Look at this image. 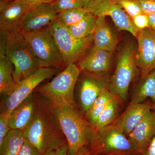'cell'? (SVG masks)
Returning <instances> with one entry per match:
<instances>
[{
	"mask_svg": "<svg viewBox=\"0 0 155 155\" xmlns=\"http://www.w3.org/2000/svg\"><path fill=\"white\" fill-rule=\"evenodd\" d=\"M142 78L132 95L130 102L141 104L150 98L155 104V69Z\"/></svg>",
	"mask_w": 155,
	"mask_h": 155,
	"instance_id": "21",
	"label": "cell"
},
{
	"mask_svg": "<svg viewBox=\"0 0 155 155\" xmlns=\"http://www.w3.org/2000/svg\"><path fill=\"white\" fill-rule=\"evenodd\" d=\"M28 5L34 6L43 3H51L54 0H15Z\"/></svg>",
	"mask_w": 155,
	"mask_h": 155,
	"instance_id": "34",
	"label": "cell"
},
{
	"mask_svg": "<svg viewBox=\"0 0 155 155\" xmlns=\"http://www.w3.org/2000/svg\"><path fill=\"white\" fill-rule=\"evenodd\" d=\"M155 136V111L150 110L128 135L139 153H142Z\"/></svg>",
	"mask_w": 155,
	"mask_h": 155,
	"instance_id": "14",
	"label": "cell"
},
{
	"mask_svg": "<svg viewBox=\"0 0 155 155\" xmlns=\"http://www.w3.org/2000/svg\"><path fill=\"white\" fill-rule=\"evenodd\" d=\"M112 52L100 49L93 45L78 62L81 70H86L95 75H102L110 68Z\"/></svg>",
	"mask_w": 155,
	"mask_h": 155,
	"instance_id": "16",
	"label": "cell"
},
{
	"mask_svg": "<svg viewBox=\"0 0 155 155\" xmlns=\"http://www.w3.org/2000/svg\"><path fill=\"white\" fill-rule=\"evenodd\" d=\"M149 20L150 27L155 31V13L148 14Z\"/></svg>",
	"mask_w": 155,
	"mask_h": 155,
	"instance_id": "37",
	"label": "cell"
},
{
	"mask_svg": "<svg viewBox=\"0 0 155 155\" xmlns=\"http://www.w3.org/2000/svg\"><path fill=\"white\" fill-rule=\"evenodd\" d=\"M23 132L41 155L67 142L48 101L40 100L35 115Z\"/></svg>",
	"mask_w": 155,
	"mask_h": 155,
	"instance_id": "1",
	"label": "cell"
},
{
	"mask_svg": "<svg viewBox=\"0 0 155 155\" xmlns=\"http://www.w3.org/2000/svg\"><path fill=\"white\" fill-rule=\"evenodd\" d=\"M115 97L109 90H106L99 96L85 113L86 120L94 128L102 111L108 103Z\"/></svg>",
	"mask_w": 155,
	"mask_h": 155,
	"instance_id": "23",
	"label": "cell"
},
{
	"mask_svg": "<svg viewBox=\"0 0 155 155\" xmlns=\"http://www.w3.org/2000/svg\"><path fill=\"white\" fill-rule=\"evenodd\" d=\"M14 66L6 55L0 52V94L7 97L12 94L18 87L13 77Z\"/></svg>",
	"mask_w": 155,
	"mask_h": 155,
	"instance_id": "20",
	"label": "cell"
},
{
	"mask_svg": "<svg viewBox=\"0 0 155 155\" xmlns=\"http://www.w3.org/2000/svg\"><path fill=\"white\" fill-rule=\"evenodd\" d=\"M132 22L137 30L140 31L146 28H150L147 14L142 13L131 18Z\"/></svg>",
	"mask_w": 155,
	"mask_h": 155,
	"instance_id": "29",
	"label": "cell"
},
{
	"mask_svg": "<svg viewBox=\"0 0 155 155\" xmlns=\"http://www.w3.org/2000/svg\"><path fill=\"white\" fill-rule=\"evenodd\" d=\"M97 26L93 34L94 45L100 49L113 52L117 40L105 21V17H97Z\"/></svg>",
	"mask_w": 155,
	"mask_h": 155,
	"instance_id": "19",
	"label": "cell"
},
{
	"mask_svg": "<svg viewBox=\"0 0 155 155\" xmlns=\"http://www.w3.org/2000/svg\"><path fill=\"white\" fill-rule=\"evenodd\" d=\"M91 151L87 146H84L81 148L78 152L76 155H90Z\"/></svg>",
	"mask_w": 155,
	"mask_h": 155,
	"instance_id": "36",
	"label": "cell"
},
{
	"mask_svg": "<svg viewBox=\"0 0 155 155\" xmlns=\"http://www.w3.org/2000/svg\"><path fill=\"white\" fill-rule=\"evenodd\" d=\"M91 153L100 155H134L136 147L115 124L96 130L89 147Z\"/></svg>",
	"mask_w": 155,
	"mask_h": 155,
	"instance_id": "6",
	"label": "cell"
},
{
	"mask_svg": "<svg viewBox=\"0 0 155 155\" xmlns=\"http://www.w3.org/2000/svg\"><path fill=\"white\" fill-rule=\"evenodd\" d=\"M10 130L8 116L0 114V144L2 143Z\"/></svg>",
	"mask_w": 155,
	"mask_h": 155,
	"instance_id": "30",
	"label": "cell"
},
{
	"mask_svg": "<svg viewBox=\"0 0 155 155\" xmlns=\"http://www.w3.org/2000/svg\"><path fill=\"white\" fill-rule=\"evenodd\" d=\"M68 149L67 142L58 147L48 151L44 155H68Z\"/></svg>",
	"mask_w": 155,
	"mask_h": 155,
	"instance_id": "33",
	"label": "cell"
},
{
	"mask_svg": "<svg viewBox=\"0 0 155 155\" xmlns=\"http://www.w3.org/2000/svg\"><path fill=\"white\" fill-rule=\"evenodd\" d=\"M118 98L115 97L108 103L102 111L95 126V130H100L109 126L114 122L119 110Z\"/></svg>",
	"mask_w": 155,
	"mask_h": 155,
	"instance_id": "25",
	"label": "cell"
},
{
	"mask_svg": "<svg viewBox=\"0 0 155 155\" xmlns=\"http://www.w3.org/2000/svg\"><path fill=\"white\" fill-rule=\"evenodd\" d=\"M58 13L50 3L34 6L23 17L19 31L32 32L49 26L58 17Z\"/></svg>",
	"mask_w": 155,
	"mask_h": 155,
	"instance_id": "13",
	"label": "cell"
},
{
	"mask_svg": "<svg viewBox=\"0 0 155 155\" xmlns=\"http://www.w3.org/2000/svg\"><path fill=\"white\" fill-rule=\"evenodd\" d=\"M49 26L65 66L79 61L94 42L93 35L84 38H76L58 18Z\"/></svg>",
	"mask_w": 155,
	"mask_h": 155,
	"instance_id": "7",
	"label": "cell"
},
{
	"mask_svg": "<svg viewBox=\"0 0 155 155\" xmlns=\"http://www.w3.org/2000/svg\"><path fill=\"white\" fill-rule=\"evenodd\" d=\"M81 1L83 3L84 5V7H85V6L88 5L89 3L92 2L94 0H81Z\"/></svg>",
	"mask_w": 155,
	"mask_h": 155,
	"instance_id": "38",
	"label": "cell"
},
{
	"mask_svg": "<svg viewBox=\"0 0 155 155\" xmlns=\"http://www.w3.org/2000/svg\"><path fill=\"white\" fill-rule=\"evenodd\" d=\"M108 88L109 84L99 78L90 75L84 78L79 97L82 111L86 113L99 96Z\"/></svg>",
	"mask_w": 155,
	"mask_h": 155,
	"instance_id": "18",
	"label": "cell"
},
{
	"mask_svg": "<svg viewBox=\"0 0 155 155\" xmlns=\"http://www.w3.org/2000/svg\"><path fill=\"white\" fill-rule=\"evenodd\" d=\"M81 70L75 64H69L51 81L37 88L53 107H75L74 90Z\"/></svg>",
	"mask_w": 155,
	"mask_h": 155,
	"instance_id": "3",
	"label": "cell"
},
{
	"mask_svg": "<svg viewBox=\"0 0 155 155\" xmlns=\"http://www.w3.org/2000/svg\"><path fill=\"white\" fill-rule=\"evenodd\" d=\"M139 4L144 14L155 13V0H135Z\"/></svg>",
	"mask_w": 155,
	"mask_h": 155,
	"instance_id": "32",
	"label": "cell"
},
{
	"mask_svg": "<svg viewBox=\"0 0 155 155\" xmlns=\"http://www.w3.org/2000/svg\"><path fill=\"white\" fill-rule=\"evenodd\" d=\"M84 8L97 17L109 16L119 29L137 37L138 31L134 27L131 18L114 0H94Z\"/></svg>",
	"mask_w": 155,
	"mask_h": 155,
	"instance_id": "10",
	"label": "cell"
},
{
	"mask_svg": "<svg viewBox=\"0 0 155 155\" xmlns=\"http://www.w3.org/2000/svg\"><path fill=\"white\" fill-rule=\"evenodd\" d=\"M52 107L57 121L67 139L68 155H76L81 148L84 146H90L96 130L86 118L75 107Z\"/></svg>",
	"mask_w": 155,
	"mask_h": 155,
	"instance_id": "2",
	"label": "cell"
},
{
	"mask_svg": "<svg viewBox=\"0 0 155 155\" xmlns=\"http://www.w3.org/2000/svg\"><path fill=\"white\" fill-rule=\"evenodd\" d=\"M57 69L41 67L32 75L18 83V87L14 92L6 97L1 103V114L9 117L14 108L33 93L34 90L40 84L54 75Z\"/></svg>",
	"mask_w": 155,
	"mask_h": 155,
	"instance_id": "9",
	"label": "cell"
},
{
	"mask_svg": "<svg viewBox=\"0 0 155 155\" xmlns=\"http://www.w3.org/2000/svg\"><path fill=\"white\" fill-rule=\"evenodd\" d=\"M90 155H100L96 153H91V154Z\"/></svg>",
	"mask_w": 155,
	"mask_h": 155,
	"instance_id": "39",
	"label": "cell"
},
{
	"mask_svg": "<svg viewBox=\"0 0 155 155\" xmlns=\"http://www.w3.org/2000/svg\"><path fill=\"white\" fill-rule=\"evenodd\" d=\"M25 139L23 130L11 129L0 144V155H18Z\"/></svg>",
	"mask_w": 155,
	"mask_h": 155,
	"instance_id": "22",
	"label": "cell"
},
{
	"mask_svg": "<svg viewBox=\"0 0 155 155\" xmlns=\"http://www.w3.org/2000/svg\"><path fill=\"white\" fill-rule=\"evenodd\" d=\"M136 38V60L143 78L155 69V31L150 28L139 31Z\"/></svg>",
	"mask_w": 155,
	"mask_h": 155,
	"instance_id": "11",
	"label": "cell"
},
{
	"mask_svg": "<svg viewBox=\"0 0 155 155\" xmlns=\"http://www.w3.org/2000/svg\"><path fill=\"white\" fill-rule=\"evenodd\" d=\"M5 54L14 66L13 77L19 83L41 68L39 63L22 32L10 35Z\"/></svg>",
	"mask_w": 155,
	"mask_h": 155,
	"instance_id": "4",
	"label": "cell"
},
{
	"mask_svg": "<svg viewBox=\"0 0 155 155\" xmlns=\"http://www.w3.org/2000/svg\"><path fill=\"white\" fill-rule=\"evenodd\" d=\"M142 155H155V136L150 143Z\"/></svg>",
	"mask_w": 155,
	"mask_h": 155,
	"instance_id": "35",
	"label": "cell"
},
{
	"mask_svg": "<svg viewBox=\"0 0 155 155\" xmlns=\"http://www.w3.org/2000/svg\"><path fill=\"white\" fill-rule=\"evenodd\" d=\"M122 7L130 18L143 13L138 3L135 0H114Z\"/></svg>",
	"mask_w": 155,
	"mask_h": 155,
	"instance_id": "28",
	"label": "cell"
},
{
	"mask_svg": "<svg viewBox=\"0 0 155 155\" xmlns=\"http://www.w3.org/2000/svg\"><path fill=\"white\" fill-rule=\"evenodd\" d=\"M136 50L133 45H125L119 53L116 70L109 84V90L122 101L127 99L128 89L137 69Z\"/></svg>",
	"mask_w": 155,
	"mask_h": 155,
	"instance_id": "8",
	"label": "cell"
},
{
	"mask_svg": "<svg viewBox=\"0 0 155 155\" xmlns=\"http://www.w3.org/2000/svg\"><path fill=\"white\" fill-rule=\"evenodd\" d=\"M51 5L58 13L70 9L84 7L81 0H54Z\"/></svg>",
	"mask_w": 155,
	"mask_h": 155,
	"instance_id": "27",
	"label": "cell"
},
{
	"mask_svg": "<svg viewBox=\"0 0 155 155\" xmlns=\"http://www.w3.org/2000/svg\"><path fill=\"white\" fill-rule=\"evenodd\" d=\"M32 7L15 0H0V31L10 35L19 32L23 17Z\"/></svg>",
	"mask_w": 155,
	"mask_h": 155,
	"instance_id": "12",
	"label": "cell"
},
{
	"mask_svg": "<svg viewBox=\"0 0 155 155\" xmlns=\"http://www.w3.org/2000/svg\"><path fill=\"white\" fill-rule=\"evenodd\" d=\"M97 19L96 16L88 12L78 23L68 28L76 38H85L94 34L97 26Z\"/></svg>",
	"mask_w": 155,
	"mask_h": 155,
	"instance_id": "24",
	"label": "cell"
},
{
	"mask_svg": "<svg viewBox=\"0 0 155 155\" xmlns=\"http://www.w3.org/2000/svg\"><path fill=\"white\" fill-rule=\"evenodd\" d=\"M18 155H41L38 150L30 142L25 139L24 143Z\"/></svg>",
	"mask_w": 155,
	"mask_h": 155,
	"instance_id": "31",
	"label": "cell"
},
{
	"mask_svg": "<svg viewBox=\"0 0 155 155\" xmlns=\"http://www.w3.org/2000/svg\"><path fill=\"white\" fill-rule=\"evenodd\" d=\"M153 108H154V110H155V104H154Z\"/></svg>",
	"mask_w": 155,
	"mask_h": 155,
	"instance_id": "40",
	"label": "cell"
},
{
	"mask_svg": "<svg viewBox=\"0 0 155 155\" xmlns=\"http://www.w3.org/2000/svg\"><path fill=\"white\" fill-rule=\"evenodd\" d=\"M39 101L40 100L32 93L14 108L8 117L11 129L25 130L35 115Z\"/></svg>",
	"mask_w": 155,
	"mask_h": 155,
	"instance_id": "15",
	"label": "cell"
},
{
	"mask_svg": "<svg viewBox=\"0 0 155 155\" xmlns=\"http://www.w3.org/2000/svg\"><path fill=\"white\" fill-rule=\"evenodd\" d=\"M22 33L41 67L58 69L65 65L49 25L34 32Z\"/></svg>",
	"mask_w": 155,
	"mask_h": 155,
	"instance_id": "5",
	"label": "cell"
},
{
	"mask_svg": "<svg viewBox=\"0 0 155 155\" xmlns=\"http://www.w3.org/2000/svg\"><path fill=\"white\" fill-rule=\"evenodd\" d=\"M153 107L149 102L141 104L130 102L115 123L125 135H128Z\"/></svg>",
	"mask_w": 155,
	"mask_h": 155,
	"instance_id": "17",
	"label": "cell"
},
{
	"mask_svg": "<svg viewBox=\"0 0 155 155\" xmlns=\"http://www.w3.org/2000/svg\"><path fill=\"white\" fill-rule=\"evenodd\" d=\"M88 13L84 7L76 8L58 13L57 18L62 24L69 27L78 23Z\"/></svg>",
	"mask_w": 155,
	"mask_h": 155,
	"instance_id": "26",
	"label": "cell"
}]
</instances>
